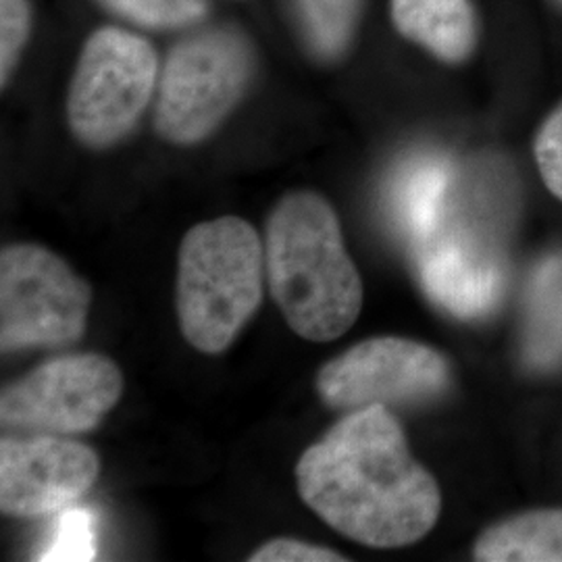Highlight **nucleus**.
Instances as JSON below:
<instances>
[{
  "instance_id": "19",
  "label": "nucleus",
  "mask_w": 562,
  "mask_h": 562,
  "mask_svg": "<svg viewBox=\"0 0 562 562\" xmlns=\"http://www.w3.org/2000/svg\"><path fill=\"white\" fill-rule=\"evenodd\" d=\"M536 161L543 183L562 201V106L548 117L538 134Z\"/></svg>"
},
{
  "instance_id": "16",
  "label": "nucleus",
  "mask_w": 562,
  "mask_h": 562,
  "mask_svg": "<svg viewBox=\"0 0 562 562\" xmlns=\"http://www.w3.org/2000/svg\"><path fill=\"white\" fill-rule=\"evenodd\" d=\"M121 20L148 30L199 25L209 13L206 0H97Z\"/></svg>"
},
{
  "instance_id": "13",
  "label": "nucleus",
  "mask_w": 562,
  "mask_h": 562,
  "mask_svg": "<svg viewBox=\"0 0 562 562\" xmlns=\"http://www.w3.org/2000/svg\"><path fill=\"white\" fill-rule=\"evenodd\" d=\"M525 361L533 369L562 364V255L540 262L529 281Z\"/></svg>"
},
{
  "instance_id": "21",
  "label": "nucleus",
  "mask_w": 562,
  "mask_h": 562,
  "mask_svg": "<svg viewBox=\"0 0 562 562\" xmlns=\"http://www.w3.org/2000/svg\"><path fill=\"white\" fill-rule=\"evenodd\" d=\"M559 2H561V4H562V0H559Z\"/></svg>"
},
{
  "instance_id": "8",
  "label": "nucleus",
  "mask_w": 562,
  "mask_h": 562,
  "mask_svg": "<svg viewBox=\"0 0 562 562\" xmlns=\"http://www.w3.org/2000/svg\"><path fill=\"white\" fill-rule=\"evenodd\" d=\"M450 382L442 355L419 341L371 338L325 362L317 375L322 401L336 411L406 404L440 396Z\"/></svg>"
},
{
  "instance_id": "14",
  "label": "nucleus",
  "mask_w": 562,
  "mask_h": 562,
  "mask_svg": "<svg viewBox=\"0 0 562 562\" xmlns=\"http://www.w3.org/2000/svg\"><path fill=\"white\" fill-rule=\"evenodd\" d=\"M485 562H562V510H536L494 525L475 546Z\"/></svg>"
},
{
  "instance_id": "4",
  "label": "nucleus",
  "mask_w": 562,
  "mask_h": 562,
  "mask_svg": "<svg viewBox=\"0 0 562 562\" xmlns=\"http://www.w3.org/2000/svg\"><path fill=\"white\" fill-rule=\"evenodd\" d=\"M252 69V48L236 30L213 27L181 38L159 76L157 134L176 146L211 138L240 104Z\"/></svg>"
},
{
  "instance_id": "12",
  "label": "nucleus",
  "mask_w": 562,
  "mask_h": 562,
  "mask_svg": "<svg viewBox=\"0 0 562 562\" xmlns=\"http://www.w3.org/2000/svg\"><path fill=\"white\" fill-rule=\"evenodd\" d=\"M452 186V169L442 157H422L408 162L392 188L394 222L422 244L446 222V204Z\"/></svg>"
},
{
  "instance_id": "11",
  "label": "nucleus",
  "mask_w": 562,
  "mask_h": 562,
  "mask_svg": "<svg viewBox=\"0 0 562 562\" xmlns=\"http://www.w3.org/2000/svg\"><path fill=\"white\" fill-rule=\"evenodd\" d=\"M390 13L402 38L450 65L469 59L480 41L471 0H390Z\"/></svg>"
},
{
  "instance_id": "15",
  "label": "nucleus",
  "mask_w": 562,
  "mask_h": 562,
  "mask_svg": "<svg viewBox=\"0 0 562 562\" xmlns=\"http://www.w3.org/2000/svg\"><path fill=\"white\" fill-rule=\"evenodd\" d=\"M364 0H296L302 36L322 60L340 59L355 41Z\"/></svg>"
},
{
  "instance_id": "18",
  "label": "nucleus",
  "mask_w": 562,
  "mask_h": 562,
  "mask_svg": "<svg viewBox=\"0 0 562 562\" xmlns=\"http://www.w3.org/2000/svg\"><path fill=\"white\" fill-rule=\"evenodd\" d=\"M27 0H0V83H9L30 36Z\"/></svg>"
},
{
  "instance_id": "17",
  "label": "nucleus",
  "mask_w": 562,
  "mask_h": 562,
  "mask_svg": "<svg viewBox=\"0 0 562 562\" xmlns=\"http://www.w3.org/2000/svg\"><path fill=\"white\" fill-rule=\"evenodd\" d=\"M97 559V521L86 508L67 506L55 521L50 540L36 561H94Z\"/></svg>"
},
{
  "instance_id": "1",
  "label": "nucleus",
  "mask_w": 562,
  "mask_h": 562,
  "mask_svg": "<svg viewBox=\"0 0 562 562\" xmlns=\"http://www.w3.org/2000/svg\"><path fill=\"white\" fill-rule=\"evenodd\" d=\"M304 504L352 542L404 548L442 510L434 475L413 459L401 423L383 404L350 411L296 462Z\"/></svg>"
},
{
  "instance_id": "7",
  "label": "nucleus",
  "mask_w": 562,
  "mask_h": 562,
  "mask_svg": "<svg viewBox=\"0 0 562 562\" xmlns=\"http://www.w3.org/2000/svg\"><path fill=\"white\" fill-rule=\"evenodd\" d=\"M121 394L117 362L99 352L65 355L2 387L0 422L34 434H88L117 406Z\"/></svg>"
},
{
  "instance_id": "20",
  "label": "nucleus",
  "mask_w": 562,
  "mask_h": 562,
  "mask_svg": "<svg viewBox=\"0 0 562 562\" xmlns=\"http://www.w3.org/2000/svg\"><path fill=\"white\" fill-rule=\"evenodd\" d=\"M250 562H340L346 561L336 550L301 542L294 538H276L262 543L250 557Z\"/></svg>"
},
{
  "instance_id": "9",
  "label": "nucleus",
  "mask_w": 562,
  "mask_h": 562,
  "mask_svg": "<svg viewBox=\"0 0 562 562\" xmlns=\"http://www.w3.org/2000/svg\"><path fill=\"white\" fill-rule=\"evenodd\" d=\"M101 475L90 446L53 434L0 440V510L38 519L78 503Z\"/></svg>"
},
{
  "instance_id": "5",
  "label": "nucleus",
  "mask_w": 562,
  "mask_h": 562,
  "mask_svg": "<svg viewBox=\"0 0 562 562\" xmlns=\"http://www.w3.org/2000/svg\"><path fill=\"white\" fill-rule=\"evenodd\" d=\"M153 44L121 27H101L88 36L76 65L67 121L74 138L104 150L132 134L159 86Z\"/></svg>"
},
{
  "instance_id": "2",
  "label": "nucleus",
  "mask_w": 562,
  "mask_h": 562,
  "mask_svg": "<svg viewBox=\"0 0 562 562\" xmlns=\"http://www.w3.org/2000/svg\"><path fill=\"white\" fill-rule=\"evenodd\" d=\"M265 265L273 299L304 340H336L359 319L361 276L338 215L322 194L296 190L276 204L267 222Z\"/></svg>"
},
{
  "instance_id": "3",
  "label": "nucleus",
  "mask_w": 562,
  "mask_h": 562,
  "mask_svg": "<svg viewBox=\"0 0 562 562\" xmlns=\"http://www.w3.org/2000/svg\"><path fill=\"white\" fill-rule=\"evenodd\" d=\"M265 250L241 217H220L188 229L178 252L176 308L186 341L222 355L262 301Z\"/></svg>"
},
{
  "instance_id": "6",
  "label": "nucleus",
  "mask_w": 562,
  "mask_h": 562,
  "mask_svg": "<svg viewBox=\"0 0 562 562\" xmlns=\"http://www.w3.org/2000/svg\"><path fill=\"white\" fill-rule=\"evenodd\" d=\"M92 288L38 244H9L0 252L2 352L60 348L80 340L88 325Z\"/></svg>"
},
{
  "instance_id": "10",
  "label": "nucleus",
  "mask_w": 562,
  "mask_h": 562,
  "mask_svg": "<svg viewBox=\"0 0 562 562\" xmlns=\"http://www.w3.org/2000/svg\"><path fill=\"white\" fill-rule=\"evenodd\" d=\"M417 269L425 294L459 319L485 317L503 301V257L467 225L442 223L417 244Z\"/></svg>"
}]
</instances>
